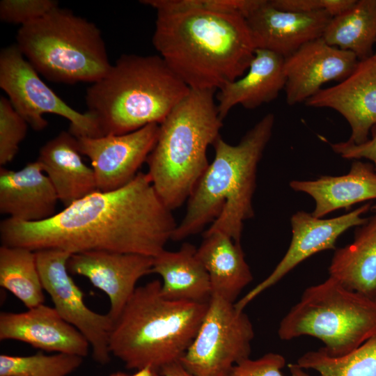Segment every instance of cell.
Segmentation results:
<instances>
[{"label": "cell", "instance_id": "obj_28", "mask_svg": "<svg viewBox=\"0 0 376 376\" xmlns=\"http://www.w3.org/2000/svg\"><path fill=\"white\" fill-rule=\"evenodd\" d=\"M297 364L320 376H376V334L345 356L331 357L321 347L304 354Z\"/></svg>", "mask_w": 376, "mask_h": 376}, {"label": "cell", "instance_id": "obj_32", "mask_svg": "<svg viewBox=\"0 0 376 376\" xmlns=\"http://www.w3.org/2000/svg\"><path fill=\"white\" fill-rule=\"evenodd\" d=\"M58 6L54 0H1L0 19L20 26L33 22Z\"/></svg>", "mask_w": 376, "mask_h": 376}, {"label": "cell", "instance_id": "obj_18", "mask_svg": "<svg viewBox=\"0 0 376 376\" xmlns=\"http://www.w3.org/2000/svg\"><path fill=\"white\" fill-rule=\"evenodd\" d=\"M0 340H15L49 352L85 357L90 344L54 307L40 304L22 313H0Z\"/></svg>", "mask_w": 376, "mask_h": 376}, {"label": "cell", "instance_id": "obj_8", "mask_svg": "<svg viewBox=\"0 0 376 376\" xmlns=\"http://www.w3.org/2000/svg\"><path fill=\"white\" fill-rule=\"evenodd\" d=\"M376 334V299L345 288L331 276L304 290L281 320L278 335L310 336L330 356H345Z\"/></svg>", "mask_w": 376, "mask_h": 376}, {"label": "cell", "instance_id": "obj_29", "mask_svg": "<svg viewBox=\"0 0 376 376\" xmlns=\"http://www.w3.org/2000/svg\"><path fill=\"white\" fill-rule=\"evenodd\" d=\"M83 357L65 353L29 356L0 355V376H68L77 369Z\"/></svg>", "mask_w": 376, "mask_h": 376}, {"label": "cell", "instance_id": "obj_26", "mask_svg": "<svg viewBox=\"0 0 376 376\" xmlns=\"http://www.w3.org/2000/svg\"><path fill=\"white\" fill-rule=\"evenodd\" d=\"M323 40L329 45L352 52L363 61L373 56L376 45V0H359L332 17Z\"/></svg>", "mask_w": 376, "mask_h": 376}, {"label": "cell", "instance_id": "obj_20", "mask_svg": "<svg viewBox=\"0 0 376 376\" xmlns=\"http://www.w3.org/2000/svg\"><path fill=\"white\" fill-rule=\"evenodd\" d=\"M285 81L284 58L256 49L246 73L218 89L216 99L220 118L223 120L237 104L254 109L273 101L285 88Z\"/></svg>", "mask_w": 376, "mask_h": 376}, {"label": "cell", "instance_id": "obj_11", "mask_svg": "<svg viewBox=\"0 0 376 376\" xmlns=\"http://www.w3.org/2000/svg\"><path fill=\"white\" fill-rule=\"evenodd\" d=\"M35 252L43 289L49 295L54 308L86 338L93 359L100 364H107L111 361L109 340L113 321L107 313H97L85 304L83 292L68 269L72 254L58 249Z\"/></svg>", "mask_w": 376, "mask_h": 376}, {"label": "cell", "instance_id": "obj_7", "mask_svg": "<svg viewBox=\"0 0 376 376\" xmlns=\"http://www.w3.org/2000/svg\"><path fill=\"white\" fill-rule=\"evenodd\" d=\"M16 40L24 58L51 81L93 84L112 65L99 28L59 6L21 26Z\"/></svg>", "mask_w": 376, "mask_h": 376}, {"label": "cell", "instance_id": "obj_2", "mask_svg": "<svg viewBox=\"0 0 376 376\" xmlns=\"http://www.w3.org/2000/svg\"><path fill=\"white\" fill-rule=\"evenodd\" d=\"M152 44L193 90H218L242 77L256 47L246 19L201 9L156 10Z\"/></svg>", "mask_w": 376, "mask_h": 376}, {"label": "cell", "instance_id": "obj_4", "mask_svg": "<svg viewBox=\"0 0 376 376\" xmlns=\"http://www.w3.org/2000/svg\"><path fill=\"white\" fill-rule=\"evenodd\" d=\"M190 90L160 56L122 54L87 88L86 112L102 136L124 134L160 124Z\"/></svg>", "mask_w": 376, "mask_h": 376}, {"label": "cell", "instance_id": "obj_12", "mask_svg": "<svg viewBox=\"0 0 376 376\" xmlns=\"http://www.w3.org/2000/svg\"><path fill=\"white\" fill-rule=\"evenodd\" d=\"M159 124L119 135L77 138L79 151L91 161L97 190L109 191L130 182L157 141Z\"/></svg>", "mask_w": 376, "mask_h": 376}, {"label": "cell", "instance_id": "obj_30", "mask_svg": "<svg viewBox=\"0 0 376 376\" xmlns=\"http://www.w3.org/2000/svg\"><path fill=\"white\" fill-rule=\"evenodd\" d=\"M29 124L16 111L8 97H0V165L13 160L25 139Z\"/></svg>", "mask_w": 376, "mask_h": 376}, {"label": "cell", "instance_id": "obj_3", "mask_svg": "<svg viewBox=\"0 0 376 376\" xmlns=\"http://www.w3.org/2000/svg\"><path fill=\"white\" fill-rule=\"evenodd\" d=\"M273 113L261 118L237 145L219 136L212 143L214 157L190 194L184 218L171 240H182L202 231L221 232L240 242L243 223L254 216L252 198L257 167L272 134Z\"/></svg>", "mask_w": 376, "mask_h": 376}, {"label": "cell", "instance_id": "obj_22", "mask_svg": "<svg viewBox=\"0 0 376 376\" xmlns=\"http://www.w3.org/2000/svg\"><path fill=\"white\" fill-rule=\"evenodd\" d=\"M295 191L308 194L315 201L311 213L322 218L337 210L376 199V171L371 162L354 160L347 174L322 175L314 180H292Z\"/></svg>", "mask_w": 376, "mask_h": 376}, {"label": "cell", "instance_id": "obj_34", "mask_svg": "<svg viewBox=\"0 0 376 376\" xmlns=\"http://www.w3.org/2000/svg\"><path fill=\"white\" fill-rule=\"evenodd\" d=\"M276 8L290 12L327 11L332 17L350 8L357 0H269Z\"/></svg>", "mask_w": 376, "mask_h": 376}, {"label": "cell", "instance_id": "obj_15", "mask_svg": "<svg viewBox=\"0 0 376 376\" xmlns=\"http://www.w3.org/2000/svg\"><path fill=\"white\" fill-rule=\"evenodd\" d=\"M359 61L352 52L329 45L322 38L306 43L284 58L287 104L305 102L325 83L344 80Z\"/></svg>", "mask_w": 376, "mask_h": 376}, {"label": "cell", "instance_id": "obj_19", "mask_svg": "<svg viewBox=\"0 0 376 376\" xmlns=\"http://www.w3.org/2000/svg\"><path fill=\"white\" fill-rule=\"evenodd\" d=\"M55 189L39 162L17 171L0 168V212L24 222H39L56 214Z\"/></svg>", "mask_w": 376, "mask_h": 376}, {"label": "cell", "instance_id": "obj_14", "mask_svg": "<svg viewBox=\"0 0 376 376\" xmlns=\"http://www.w3.org/2000/svg\"><path fill=\"white\" fill-rule=\"evenodd\" d=\"M153 257L137 253L87 251L72 254L68 260L69 273L83 276L109 297L108 315L113 322L143 276L152 273Z\"/></svg>", "mask_w": 376, "mask_h": 376}, {"label": "cell", "instance_id": "obj_25", "mask_svg": "<svg viewBox=\"0 0 376 376\" xmlns=\"http://www.w3.org/2000/svg\"><path fill=\"white\" fill-rule=\"evenodd\" d=\"M371 209L376 212V205ZM329 274L347 289L376 299V214L357 227L352 243L335 249Z\"/></svg>", "mask_w": 376, "mask_h": 376}, {"label": "cell", "instance_id": "obj_40", "mask_svg": "<svg viewBox=\"0 0 376 376\" xmlns=\"http://www.w3.org/2000/svg\"><path fill=\"white\" fill-rule=\"evenodd\" d=\"M373 56H374L375 58L376 59V49H375V52H374Z\"/></svg>", "mask_w": 376, "mask_h": 376}, {"label": "cell", "instance_id": "obj_17", "mask_svg": "<svg viewBox=\"0 0 376 376\" xmlns=\"http://www.w3.org/2000/svg\"><path fill=\"white\" fill-rule=\"evenodd\" d=\"M331 18L325 10H281L274 7L269 0H261L245 17L256 49H267L283 58L306 43L322 38Z\"/></svg>", "mask_w": 376, "mask_h": 376}, {"label": "cell", "instance_id": "obj_23", "mask_svg": "<svg viewBox=\"0 0 376 376\" xmlns=\"http://www.w3.org/2000/svg\"><path fill=\"white\" fill-rule=\"evenodd\" d=\"M203 237L196 256L209 275L212 295L235 304L253 280L240 242L221 232L203 234Z\"/></svg>", "mask_w": 376, "mask_h": 376}, {"label": "cell", "instance_id": "obj_16", "mask_svg": "<svg viewBox=\"0 0 376 376\" xmlns=\"http://www.w3.org/2000/svg\"><path fill=\"white\" fill-rule=\"evenodd\" d=\"M304 103L311 107L336 110L350 126L347 141L357 145L366 142L376 125V59L373 56L359 61L347 78L320 89Z\"/></svg>", "mask_w": 376, "mask_h": 376}, {"label": "cell", "instance_id": "obj_38", "mask_svg": "<svg viewBox=\"0 0 376 376\" xmlns=\"http://www.w3.org/2000/svg\"><path fill=\"white\" fill-rule=\"evenodd\" d=\"M288 368L290 373V376H310L297 363H289Z\"/></svg>", "mask_w": 376, "mask_h": 376}, {"label": "cell", "instance_id": "obj_5", "mask_svg": "<svg viewBox=\"0 0 376 376\" xmlns=\"http://www.w3.org/2000/svg\"><path fill=\"white\" fill-rule=\"evenodd\" d=\"M157 279L136 287L109 335L111 354L127 369L150 366L159 373L180 362L193 342L208 303L165 298Z\"/></svg>", "mask_w": 376, "mask_h": 376}, {"label": "cell", "instance_id": "obj_10", "mask_svg": "<svg viewBox=\"0 0 376 376\" xmlns=\"http://www.w3.org/2000/svg\"><path fill=\"white\" fill-rule=\"evenodd\" d=\"M0 87L16 111L36 131L48 126L46 113L61 116L70 122L69 132L76 137L102 134L94 118L70 107L40 77L16 44L0 52Z\"/></svg>", "mask_w": 376, "mask_h": 376}, {"label": "cell", "instance_id": "obj_36", "mask_svg": "<svg viewBox=\"0 0 376 376\" xmlns=\"http://www.w3.org/2000/svg\"><path fill=\"white\" fill-rule=\"evenodd\" d=\"M160 376H195L189 373L180 362L171 363L161 370Z\"/></svg>", "mask_w": 376, "mask_h": 376}, {"label": "cell", "instance_id": "obj_39", "mask_svg": "<svg viewBox=\"0 0 376 376\" xmlns=\"http://www.w3.org/2000/svg\"><path fill=\"white\" fill-rule=\"evenodd\" d=\"M109 376H129L123 372H116L111 374Z\"/></svg>", "mask_w": 376, "mask_h": 376}, {"label": "cell", "instance_id": "obj_35", "mask_svg": "<svg viewBox=\"0 0 376 376\" xmlns=\"http://www.w3.org/2000/svg\"><path fill=\"white\" fill-rule=\"evenodd\" d=\"M334 152L347 159L369 160L376 171V125L370 131V137L364 143L354 144L348 141L330 143Z\"/></svg>", "mask_w": 376, "mask_h": 376}, {"label": "cell", "instance_id": "obj_31", "mask_svg": "<svg viewBox=\"0 0 376 376\" xmlns=\"http://www.w3.org/2000/svg\"><path fill=\"white\" fill-rule=\"evenodd\" d=\"M260 1L261 0H142L141 3L156 10L173 12L201 9L237 14L245 18Z\"/></svg>", "mask_w": 376, "mask_h": 376}, {"label": "cell", "instance_id": "obj_33", "mask_svg": "<svg viewBox=\"0 0 376 376\" xmlns=\"http://www.w3.org/2000/svg\"><path fill=\"white\" fill-rule=\"evenodd\" d=\"M285 362L283 355L274 352L257 359L249 357L235 364L228 376H284L281 370Z\"/></svg>", "mask_w": 376, "mask_h": 376}, {"label": "cell", "instance_id": "obj_1", "mask_svg": "<svg viewBox=\"0 0 376 376\" xmlns=\"http://www.w3.org/2000/svg\"><path fill=\"white\" fill-rule=\"evenodd\" d=\"M176 226L148 173L139 172L123 187L97 190L46 220H1L0 240L1 245L33 251H103L155 257L165 249Z\"/></svg>", "mask_w": 376, "mask_h": 376}, {"label": "cell", "instance_id": "obj_24", "mask_svg": "<svg viewBox=\"0 0 376 376\" xmlns=\"http://www.w3.org/2000/svg\"><path fill=\"white\" fill-rule=\"evenodd\" d=\"M196 248L185 243L176 251L163 250L153 257L152 273L162 279L161 292L170 300L208 303L212 296L209 275L196 256Z\"/></svg>", "mask_w": 376, "mask_h": 376}, {"label": "cell", "instance_id": "obj_9", "mask_svg": "<svg viewBox=\"0 0 376 376\" xmlns=\"http://www.w3.org/2000/svg\"><path fill=\"white\" fill-rule=\"evenodd\" d=\"M254 335L244 311L212 295L198 331L180 363L195 376H228L235 364L249 357Z\"/></svg>", "mask_w": 376, "mask_h": 376}, {"label": "cell", "instance_id": "obj_37", "mask_svg": "<svg viewBox=\"0 0 376 376\" xmlns=\"http://www.w3.org/2000/svg\"><path fill=\"white\" fill-rule=\"evenodd\" d=\"M131 376H160L159 373L157 372L150 366H146L137 371Z\"/></svg>", "mask_w": 376, "mask_h": 376}, {"label": "cell", "instance_id": "obj_21", "mask_svg": "<svg viewBox=\"0 0 376 376\" xmlns=\"http://www.w3.org/2000/svg\"><path fill=\"white\" fill-rule=\"evenodd\" d=\"M81 155L77 138L62 131L40 148L36 159L65 207L97 191L93 170Z\"/></svg>", "mask_w": 376, "mask_h": 376}, {"label": "cell", "instance_id": "obj_27", "mask_svg": "<svg viewBox=\"0 0 376 376\" xmlns=\"http://www.w3.org/2000/svg\"><path fill=\"white\" fill-rule=\"evenodd\" d=\"M0 285L29 309L42 304L44 289L37 267L36 252L23 247L1 245Z\"/></svg>", "mask_w": 376, "mask_h": 376}, {"label": "cell", "instance_id": "obj_13", "mask_svg": "<svg viewBox=\"0 0 376 376\" xmlns=\"http://www.w3.org/2000/svg\"><path fill=\"white\" fill-rule=\"evenodd\" d=\"M371 207L368 202L347 214L331 219L317 218L302 210L292 214V240L286 253L267 278L235 303L236 308L244 311L254 298L310 256L322 251L335 250L336 240L343 233L366 222L368 218L362 215Z\"/></svg>", "mask_w": 376, "mask_h": 376}, {"label": "cell", "instance_id": "obj_6", "mask_svg": "<svg viewBox=\"0 0 376 376\" xmlns=\"http://www.w3.org/2000/svg\"><path fill=\"white\" fill-rule=\"evenodd\" d=\"M215 90H193L159 124L148 157V175L164 204L173 210L187 200L207 168V149L223 125Z\"/></svg>", "mask_w": 376, "mask_h": 376}]
</instances>
